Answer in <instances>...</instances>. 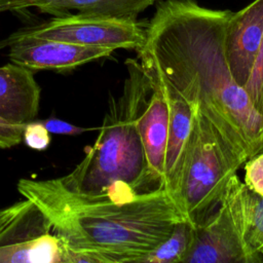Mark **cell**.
I'll return each instance as SVG.
<instances>
[{
    "mask_svg": "<svg viewBox=\"0 0 263 263\" xmlns=\"http://www.w3.org/2000/svg\"><path fill=\"white\" fill-rule=\"evenodd\" d=\"M0 263H68V250L46 214L28 199L0 234Z\"/></svg>",
    "mask_w": 263,
    "mask_h": 263,
    "instance_id": "cell-7",
    "label": "cell"
},
{
    "mask_svg": "<svg viewBox=\"0 0 263 263\" xmlns=\"http://www.w3.org/2000/svg\"><path fill=\"white\" fill-rule=\"evenodd\" d=\"M154 2L155 0H40L34 7L52 17L85 14L137 20L138 14Z\"/></svg>",
    "mask_w": 263,
    "mask_h": 263,
    "instance_id": "cell-11",
    "label": "cell"
},
{
    "mask_svg": "<svg viewBox=\"0 0 263 263\" xmlns=\"http://www.w3.org/2000/svg\"><path fill=\"white\" fill-rule=\"evenodd\" d=\"M195 226L187 220L178 223L171 236L153 251L121 263H181L188 254Z\"/></svg>",
    "mask_w": 263,
    "mask_h": 263,
    "instance_id": "cell-13",
    "label": "cell"
},
{
    "mask_svg": "<svg viewBox=\"0 0 263 263\" xmlns=\"http://www.w3.org/2000/svg\"><path fill=\"white\" fill-rule=\"evenodd\" d=\"M23 141L31 149L43 151L48 148L51 138L42 121H31L25 125Z\"/></svg>",
    "mask_w": 263,
    "mask_h": 263,
    "instance_id": "cell-17",
    "label": "cell"
},
{
    "mask_svg": "<svg viewBox=\"0 0 263 263\" xmlns=\"http://www.w3.org/2000/svg\"><path fill=\"white\" fill-rule=\"evenodd\" d=\"M160 86L163 88L166 95L170 107L168 137L164 164V185L168 191L177 176L190 134L192 132L193 109L191 105L181 96L173 90L166 89L162 85Z\"/></svg>",
    "mask_w": 263,
    "mask_h": 263,
    "instance_id": "cell-12",
    "label": "cell"
},
{
    "mask_svg": "<svg viewBox=\"0 0 263 263\" xmlns=\"http://www.w3.org/2000/svg\"><path fill=\"white\" fill-rule=\"evenodd\" d=\"M45 190L81 204L124 203L165 188L146 155L122 96L111 98L99 136L69 174L37 180Z\"/></svg>",
    "mask_w": 263,
    "mask_h": 263,
    "instance_id": "cell-3",
    "label": "cell"
},
{
    "mask_svg": "<svg viewBox=\"0 0 263 263\" xmlns=\"http://www.w3.org/2000/svg\"><path fill=\"white\" fill-rule=\"evenodd\" d=\"M246 234L253 250L263 258V196L243 189Z\"/></svg>",
    "mask_w": 263,
    "mask_h": 263,
    "instance_id": "cell-14",
    "label": "cell"
},
{
    "mask_svg": "<svg viewBox=\"0 0 263 263\" xmlns=\"http://www.w3.org/2000/svg\"><path fill=\"white\" fill-rule=\"evenodd\" d=\"M40 0H0V12L20 11L34 7Z\"/></svg>",
    "mask_w": 263,
    "mask_h": 263,
    "instance_id": "cell-22",
    "label": "cell"
},
{
    "mask_svg": "<svg viewBox=\"0 0 263 263\" xmlns=\"http://www.w3.org/2000/svg\"><path fill=\"white\" fill-rule=\"evenodd\" d=\"M7 47L11 63L32 71L71 70L88 62L108 58L114 51L106 47L82 46L38 38H20L0 45V49Z\"/></svg>",
    "mask_w": 263,
    "mask_h": 263,
    "instance_id": "cell-8",
    "label": "cell"
},
{
    "mask_svg": "<svg viewBox=\"0 0 263 263\" xmlns=\"http://www.w3.org/2000/svg\"><path fill=\"white\" fill-rule=\"evenodd\" d=\"M243 162L217 128L193 109L192 132L168 190L188 222L196 226L216 210Z\"/></svg>",
    "mask_w": 263,
    "mask_h": 263,
    "instance_id": "cell-4",
    "label": "cell"
},
{
    "mask_svg": "<svg viewBox=\"0 0 263 263\" xmlns=\"http://www.w3.org/2000/svg\"><path fill=\"white\" fill-rule=\"evenodd\" d=\"M243 189L235 175L216 210L195 226L192 245L181 263H263L247 238Z\"/></svg>",
    "mask_w": 263,
    "mask_h": 263,
    "instance_id": "cell-5",
    "label": "cell"
},
{
    "mask_svg": "<svg viewBox=\"0 0 263 263\" xmlns=\"http://www.w3.org/2000/svg\"><path fill=\"white\" fill-rule=\"evenodd\" d=\"M243 184L249 190L263 196V150L246 161Z\"/></svg>",
    "mask_w": 263,
    "mask_h": 263,
    "instance_id": "cell-16",
    "label": "cell"
},
{
    "mask_svg": "<svg viewBox=\"0 0 263 263\" xmlns=\"http://www.w3.org/2000/svg\"><path fill=\"white\" fill-rule=\"evenodd\" d=\"M231 13L195 0H160L137 52L146 73L201 113L246 162L263 150V115L229 69Z\"/></svg>",
    "mask_w": 263,
    "mask_h": 263,
    "instance_id": "cell-1",
    "label": "cell"
},
{
    "mask_svg": "<svg viewBox=\"0 0 263 263\" xmlns=\"http://www.w3.org/2000/svg\"><path fill=\"white\" fill-rule=\"evenodd\" d=\"M17 190L49 218L52 229L73 251L121 263L153 251L186 220L166 188L124 203L81 204L21 179Z\"/></svg>",
    "mask_w": 263,
    "mask_h": 263,
    "instance_id": "cell-2",
    "label": "cell"
},
{
    "mask_svg": "<svg viewBox=\"0 0 263 263\" xmlns=\"http://www.w3.org/2000/svg\"><path fill=\"white\" fill-rule=\"evenodd\" d=\"M68 250V263H111L96 255L73 251L67 247Z\"/></svg>",
    "mask_w": 263,
    "mask_h": 263,
    "instance_id": "cell-21",
    "label": "cell"
},
{
    "mask_svg": "<svg viewBox=\"0 0 263 263\" xmlns=\"http://www.w3.org/2000/svg\"><path fill=\"white\" fill-rule=\"evenodd\" d=\"M40 86L33 71L10 63L0 67V117L9 123L26 125L39 110Z\"/></svg>",
    "mask_w": 263,
    "mask_h": 263,
    "instance_id": "cell-10",
    "label": "cell"
},
{
    "mask_svg": "<svg viewBox=\"0 0 263 263\" xmlns=\"http://www.w3.org/2000/svg\"><path fill=\"white\" fill-rule=\"evenodd\" d=\"M243 88L251 98L255 108L263 115V38L252 72Z\"/></svg>",
    "mask_w": 263,
    "mask_h": 263,
    "instance_id": "cell-15",
    "label": "cell"
},
{
    "mask_svg": "<svg viewBox=\"0 0 263 263\" xmlns=\"http://www.w3.org/2000/svg\"><path fill=\"white\" fill-rule=\"evenodd\" d=\"M28 203V199H24L0 210V234L1 232L18 216V214L25 209Z\"/></svg>",
    "mask_w": 263,
    "mask_h": 263,
    "instance_id": "cell-20",
    "label": "cell"
},
{
    "mask_svg": "<svg viewBox=\"0 0 263 263\" xmlns=\"http://www.w3.org/2000/svg\"><path fill=\"white\" fill-rule=\"evenodd\" d=\"M20 38L58 40L82 46L111 49H140L146 39V25L134 18H114L85 14L53 16L41 24L22 28L0 41V45Z\"/></svg>",
    "mask_w": 263,
    "mask_h": 263,
    "instance_id": "cell-6",
    "label": "cell"
},
{
    "mask_svg": "<svg viewBox=\"0 0 263 263\" xmlns=\"http://www.w3.org/2000/svg\"><path fill=\"white\" fill-rule=\"evenodd\" d=\"M42 123L45 125L47 130L53 135H64V136H77L85 130L84 127L76 126L72 123L64 121L58 118H49L46 120H41Z\"/></svg>",
    "mask_w": 263,
    "mask_h": 263,
    "instance_id": "cell-19",
    "label": "cell"
},
{
    "mask_svg": "<svg viewBox=\"0 0 263 263\" xmlns=\"http://www.w3.org/2000/svg\"><path fill=\"white\" fill-rule=\"evenodd\" d=\"M25 125L12 124L0 117V148L6 149L18 145L23 141Z\"/></svg>",
    "mask_w": 263,
    "mask_h": 263,
    "instance_id": "cell-18",
    "label": "cell"
},
{
    "mask_svg": "<svg viewBox=\"0 0 263 263\" xmlns=\"http://www.w3.org/2000/svg\"><path fill=\"white\" fill-rule=\"evenodd\" d=\"M263 38V0H254L231 13L226 33V54L235 81L245 86Z\"/></svg>",
    "mask_w": 263,
    "mask_h": 263,
    "instance_id": "cell-9",
    "label": "cell"
}]
</instances>
